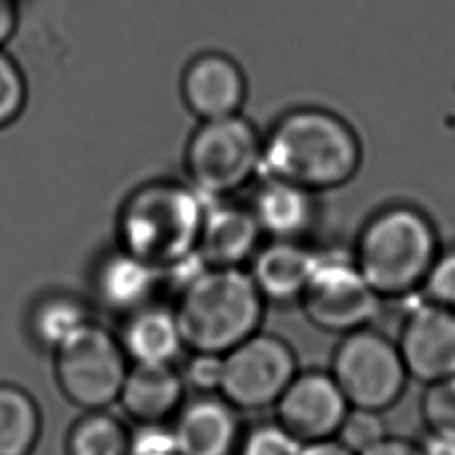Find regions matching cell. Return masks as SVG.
Wrapping results in <instances>:
<instances>
[{
  "label": "cell",
  "instance_id": "cell-1",
  "mask_svg": "<svg viewBox=\"0 0 455 455\" xmlns=\"http://www.w3.org/2000/svg\"><path fill=\"white\" fill-rule=\"evenodd\" d=\"M359 162L361 144L355 132L323 108L290 110L263 137V174L315 194L347 183Z\"/></svg>",
  "mask_w": 455,
  "mask_h": 455
},
{
  "label": "cell",
  "instance_id": "cell-2",
  "mask_svg": "<svg viewBox=\"0 0 455 455\" xmlns=\"http://www.w3.org/2000/svg\"><path fill=\"white\" fill-rule=\"evenodd\" d=\"M263 313L265 297L242 267H206L174 307L183 345L220 355L258 332Z\"/></svg>",
  "mask_w": 455,
  "mask_h": 455
},
{
  "label": "cell",
  "instance_id": "cell-3",
  "mask_svg": "<svg viewBox=\"0 0 455 455\" xmlns=\"http://www.w3.org/2000/svg\"><path fill=\"white\" fill-rule=\"evenodd\" d=\"M208 197L158 180L133 190L119 210V249L165 270L197 252Z\"/></svg>",
  "mask_w": 455,
  "mask_h": 455
},
{
  "label": "cell",
  "instance_id": "cell-4",
  "mask_svg": "<svg viewBox=\"0 0 455 455\" xmlns=\"http://www.w3.org/2000/svg\"><path fill=\"white\" fill-rule=\"evenodd\" d=\"M435 258L430 220L414 208L395 206L363 228L354 263L380 297H398L423 284Z\"/></svg>",
  "mask_w": 455,
  "mask_h": 455
},
{
  "label": "cell",
  "instance_id": "cell-5",
  "mask_svg": "<svg viewBox=\"0 0 455 455\" xmlns=\"http://www.w3.org/2000/svg\"><path fill=\"white\" fill-rule=\"evenodd\" d=\"M263 137L240 114L201 121L185 149L194 188L208 199L224 197L261 171Z\"/></svg>",
  "mask_w": 455,
  "mask_h": 455
},
{
  "label": "cell",
  "instance_id": "cell-6",
  "mask_svg": "<svg viewBox=\"0 0 455 455\" xmlns=\"http://www.w3.org/2000/svg\"><path fill=\"white\" fill-rule=\"evenodd\" d=\"M53 352L57 382L75 405L92 411L117 402L128 355L110 329L87 320Z\"/></svg>",
  "mask_w": 455,
  "mask_h": 455
},
{
  "label": "cell",
  "instance_id": "cell-7",
  "mask_svg": "<svg viewBox=\"0 0 455 455\" xmlns=\"http://www.w3.org/2000/svg\"><path fill=\"white\" fill-rule=\"evenodd\" d=\"M331 375L350 407L377 412L396 403L409 379L398 345L368 327L343 334Z\"/></svg>",
  "mask_w": 455,
  "mask_h": 455
},
{
  "label": "cell",
  "instance_id": "cell-8",
  "mask_svg": "<svg viewBox=\"0 0 455 455\" xmlns=\"http://www.w3.org/2000/svg\"><path fill=\"white\" fill-rule=\"evenodd\" d=\"M297 373L293 348L283 338L258 331L222 354L219 393L236 409L258 411L274 405Z\"/></svg>",
  "mask_w": 455,
  "mask_h": 455
},
{
  "label": "cell",
  "instance_id": "cell-9",
  "mask_svg": "<svg viewBox=\"0 0 455 455\" xmlns=\"http://www.w3.org/2000/svg\"><path fill=\"white\" fill-rule=\"evenodd\" d=\"M300 302L311 323L347 334L366 327L377 316L380 295L368 284L354 259L322 254Z\"/></svg>",
  "mask_w": 455,
  "mask_h": 455
},
{
  "label": "cell",
  "instance_id": "cell-10",
  "mask_svg": "<svg viewBox=\"0 0 455 455\" xmlns=\"http://www.w3.org/2000/svg\"><path fill=\"white\" fill-rule=\"evenodd\" d=\"M277 421L302 443L336 437L350 403L331 371L297 373L274 403Z\"/></svg>",
  "mask_w": 455,
  "mask_h": 455
},
{
  "label": "cell",
  "instance_id": "cell-11",
  "mask_svg": "<svg viewBox=\"0 0 455 455\" xmlns=\"http://www.w3.org/2000/svg\"><path fill=\"white\" fill-rule=\"evenodd\" d=\"M398 348L409 377L434 384L455 375V309L427 300L402 325Z\"/></svg>",
  "mask_w": 455,
  "mask_h": 455
},
{
  "label": "cell",
  "instance_id": "cell-12",
  "mask_svg": "<svg viewBox=\"0 0 455 455\" xmlns=\"http://www.w3.org/2000/svg\"><path fill=\"white\" fill-rule=\"evenodd\" d=\"M245 96V75L238 62L226 53H199L183 69L181 98L201 121L240 114Z\"/></svg>",
  "mask_w": 455,
  "mask_h": 455
},
{
  "label": "cell",
  "instance_id": "cell-13",
  "mask_svg": "<svg viewBox=\"0 0 455 455\" xmlns=\"http://www.w3.org/2000/svg\"><path fill=\"white\" fill-rule=\"evenodd\" d=\"M236 411L220 393L183 403L172 425L178 455H233L242 437Z\"/></svg>",
  "mask_w": 455,
  "mask_h": 455
},
{
  "label": "cell",
  "instance_id": "cell-14",
  "mask_svg": "<svg viewBox=\"0 0 455 455\" xmlns=\"http://www.w3.org/2000/svg\"><path fill=\"white\" fill-rule=\"evenodd\" d=\"M261 236L251 208L208 203L197 252L210 267H242L259 249Z\"/></svg>",
  "mask_w": 455,
  "mask_h": 455
},
{
  "label": "cell",
  "instance_id": "cell-15",
  "mask_svg": "<svg viewBox=\"0 0 455 455\" xmlns=\"http://www.w3.org/2000/svg\"><path fill=\"white\" fill-rule=\"evenodd\" d=\"M320 256L300 240L272 238L252 256L249 274L265 300L286 302L300 299Z\"/></svg>",
  "mask_w": 455,
  "mask_h": 455
},
{
  "label": "cell",
  "instance_id": "cell-16",
  "mask_svg": "<svg viewBox=\"0 0 455 455\" xmlns=\"http://www.w3.org/2000/svg\"><path fill=\"white\" fill-rule=\"evenodd\" d=\"M183 373L172 363H133L117 402L137 421H164L181 407Z\"/></svg>",
  "mask_w": 455,
  "mask_h": 455
},
{
  "label": "cell",
  "instance_id": "cell-17",
  "mask_svg": "<svg viewBox=\"0 0 455 455\" xmlns=\"http://www.w3.org/2000/svg\"><path fill=\"white\" fill-rule=\"evenodd\" d=\"M251 210L263 235L300 240L315 222V192L279 178L265 176V181L254 194Z\"/></svg>",
  "mask_w": 455,
  "mask_h": 455
},
{
  "label": "cell",
  "instance_id": "cell-18",
  "mask_svg": "<svg viewBox=\"0 0 455 455\" xmlns=\"http://www.w3.org/2000/svg\"><path fill=\"white\" fill-rule=\"evenodd\" d=\"M160 283L164 270L123 249L105 256L94 277L100 300L110 311L126 315L148 306Z\"/></svg>",
  "mask_w": 455,
  "mask_h": 455
},
{
  "label": "cell",
  "instance_id": "cell-19",
  "mask_svg": "<svg viewBox=\"0 0 455 455\" xmlns=\"http://www.w3.org/2000/svg\"><path fill=\"white\" fill-rule=\"evenodd\" d=\"M119 339L133 363H172L185 347L174 309L149 304L128 315Z\"/></svg>",
  "mask_w": 455,
  "mask_h": 455
},
{
  "label": "cell",
  "instance_id": "cell-20",
  "mask_svg": "<svg viewBox=\"0 0 455 455\" xmlns=\"http://www.w3.org/2000/svg\"><path fill=\"white\" fill-rule=\"evenodd\" d=\"M41 434V412L21 387L0 384V455H30Z\"/></svg>",
  "mask_w": 455,
  "mask_h": 455
},
{
  "label": "cell",
  "instance_id": "cell-21",
  "mask_svg": "<svg viewBox=\"0 0 455 455\" xmlns=\"http://www.w3.org/2000/svg\"><path fill=\"white\" fill-rule=\"evenodd\" d=\"M87 320L91 316L82 299L71 293H50L32 307L28 327L32 338L43 348L55 350Z\"/></svg>",
  "mask_w": 455,
  "mask_h": 455
},
{
  "label": "cell",
  "instance_id": "cell-22",
  "mask_svg": "<svg viewBox=\"0 0 455 455\" xmlns=\"http://www.w3.org/2000/svg\"><path fill=\"white\" fill-rule=\"evenodd\" d=\"M130 430L107 409L87 411L69 428L68 455H128Z\"/></svg>",
  "mask_w": 455,
  "mask_h": 455
},
{
  "label": "cell",
  "instance_id": "cell-23",
  "mask_svg": "<svg viewBox=\"0 0 455 455\" xmlns=\"http://www.w3.org/2000/svg\"><path fill=\"white\" fill-rule=\"evenodd\" d=\"M302 441L283 423L267 421L252 427L238 444V455H299Z\"/></svg>",
  "mask_w": 455,
  "mask_h": 455
},
{
  "label": "cell",
  "instance_id": "cell-24",
  "mask_svg": "<svg viewBox=\"0 0 455 455\" xmlns=\"http://www.w3.org/2000/svg\"><path fill=\"white\" fill-rule=\"evenodd\" d=\"M421 414L430 434L455 437V375L428 384L421 402Z\"/></svg>",
  "mask_w": 455,
  "mask_h": 455
},
{
  "label": "cell",
  "instance_id": "cell-25",
  "mask_svg": "<svg viewBox=\"0 0 455 455\" xmlns=\"http://www.w3.org/2000/svg\"><path fill=\"white\" fill-rule=\"evenodd\" d=\"M386 435V425L380 412L350 407L336 434V439L343 443L350 451L359 455Z\"/></svg>",
  "mask_w": 455,
  "mask_h": 455
},
{
  "label": "cell",
  "instance_id": "cell-26",
  "mask_svg": "<svg viewBox=\"0 0 455 455\" xmlns=\"http://www.w3.org/2000/svg\"><path fill=\"white\" fill-rule=\"evenodd\" d=\"M27 103V80L16 60L0 48V128L11 124Z\"/></svg>",
  "mask_w": 455,
  "mask_h": 455
},
{
  "label": "cell",
  "instance_id": "cell-27",
  "mask_svg": "<svg viewBox=\"0 0 455 455\" xmlns=\"http://www.w3.org/2000/svg\"><path fill=\"white\" fill-rule=\"evenodd\" d=\"M178 453L172 427L164 421H137L130 430L128 455H174Z\"/></svg>",
  "mask_w": 455,
  "mask_h": 455
},
{
  "label": "cell",
  "instance_id": "cell-28",
  "mask_svg": "<svg viewBox=\"0 0 455 455\" xmlns=\"http://www.w3.org/2000/svg\"><path fill=\"white\" fill-rule=\"evenodd\" d=\"M427 300L455 309V249L437 254L423 279Z\"/></svg>",
  "mask_w": 455,
  "mask_h": 455
},
{
  "label": "cell",
  "instance_id": "cell-29",
  "mask_svg": "<svg viewBox=\"0 0 455 455\" xmlns=\"http://www.w3.org/2000/svg\"><path fill=\"white\" fill-rule=\"evenodd\" d=\"M183 379L201 393L219 391L222 380V355L192 352V357L185 364Z\"/></svg>",
  "mask_w": 455,
  "mask_h": 455
},
{
  "label": "cell",
  "instance_id": "cell-30",
  "mask_svg": "<svg viewBox=\"0 0 455 455\" xmlns=\"http://www.w3.org/2000/svg\"><path fill=\"white\" fill-rule=\"evenodd\" d=\"M359 455H425L421 444L402 437H389L386 435L377 444L370 446L368 450L361 451Z\"/></svg>",
  "mask_w": 455,
  "mask_h": 455
},
{
  "label": "cell",
  "instance_id": "cell-31",
  "mask_svg": "<svg viewBox=\"0 0 455 455\" xmlns=\"http://www.w3.org/2000/svg\"><path fill=\"white\" fill-rule=\"evenodd\" d=\"M299 455H355L336 437L304 443Z\"/></svg>",
  "mask_w": 455,
  "mask_h": 455
},
{
  "label": "cell",
  "instance_id": "cell-32",
  "mask_svg": "<svg viewBox=\"0 0 455 455\" xmlns=\"http://www.w3.org/2000/svg\"><path fill=\"white\" fill-rule=\"evenodd\" d=\"M18 27V7L14 0H0V46L9 41Z\"/></svg>",
  "mask_w": 455,
  "mask_h": 455
},
{
  "label": "cell",
  "instance_id": "cell-33",
  "mask_svg": "<svg viewBox=\"0 0 455 455\" xmlns=\"http://www.w3.org/2000/svg\"><path fill=\"white\" fill-rule=\"evenodd\" d=\"M425 455H455V437L430 434L421 443Z\"/></svg>",
  "mask_w": 455,
  "mask_h": 455
},
{
  "label": "cell",
  "instance_id": "cell-34",
  "mask_svg": "<svg viewBox=\"0 0 455 455\" xmlns=\"http://www.w3.org/2000/svg\"><path fill=\"white\" fill-rule=\"evenodd\" d=\"M174 455H178V453H174Z\"/></svg>",
  "mask_w": 455,
  "mask_h": 455
}]
</instances>
